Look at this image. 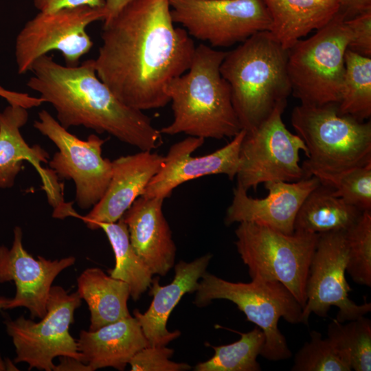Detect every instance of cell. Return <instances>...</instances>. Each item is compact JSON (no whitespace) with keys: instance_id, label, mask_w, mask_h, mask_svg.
<instances>
[{"instance_id":"obj_11","label":"cell","mask_w":371,"mask_h":371,"mask_svg":"<svg viewBox=\"0 0 371 371\" xmlns=\"http://www.w3.org/2000/svg\"><path fill=\"white\" fill-rule=\"evenodd\" d=\"M104 17V7L79 6L39 12L26 22L16 38L18 74L30 71L38 58L53 50L60 52L66 65H78L93 45L87 27Z\"/></svg>"},{"instance_id":"obj_19","label":"cell","mask_w":371,"mask_h":371,"mask_svg":"<svg viewBox=\"0 0 371 371\" xmlns=\"http://www.w3.org/2000/svg\"><path fill=\"white\" fill-rule=\"evenodd\" d=\"M212 258L208 253L190 262L179 261L174 265L175 276L169 284L161 286L159 278H153L150 286L153 300L149 308L143 313L138 309L133 311L148 346H165L181 335L179 330L170 332L167 329L168 319L182 297L196 291Z\"/></svg>"},{"instance_id":"obj_39","label":"cell","mask_w":371,"mask_h":371,"mask_svg":"<svg viewBox=\"0 0 371 371\" xmlns=\"http://www.w3.org/2000/svg\"><path fill=\"white\" fill-rule=\"evenodd\" d=\"M132 0H104L105 17L104 23L113 19Z\"/></svg>"},{"instance_id":"obj_7","label":"cell","mask_w":371,"mask_h":371,"mask_svg":"<svg viewBox=\"0 0 371 371\" xmlns=\"http://www.w3.org/2000/svg\"><path fill=\"white\" fill-rule=\"evenodd\" d=\"M350 39L346 17L338 12L322 28L288 49L287 71L291 93L300 104H337Z\"/></svg>"},{"instance_id":"obj_1","label":"cell","mask_w":371,"mask_h":371,"mask_svg":"<svg viewBox=\"0 0 371 371\" xmlns=\"http://www.w3.org/2000/svg\"><path fill=\"white\" fill-rule=\"evenodd\" d=\"M101 38L97 76L142 111L170 102L168 86L188 69L196 49L187 31L175 26L170 0H132L104 23Z\"/></svg>"},{"instance_id":"obj_10","label":"cell","mask_w":371,"mask_h":371,"mask_svg":"<svg viewBox=\"0 0 371 371\" xmlns=\"http://www.w3.org/2000/svg\"><path fill=\"white\" fill-rule=\"evenodd\" d=\"M78 291L69 294L60 286H52L47 303V313L38 322L21 316L5 322L16 356L15 363L25 362L28 370H54V359L70 357L82 361L77 340L69 333L74 312L81 305Z\"/></svg>"},{"instance_id":"obj_9","label":"cell","mask_w":371,"mask_h":371,"mask_svg":"<svg viewBox=\"0 0 371 371\" xmlns=\"http://www.w3.org/2000/svg\"><path fill=\"white\" fill-rule=\"evenodd\" d=\"M287 101L280 102L258 127L246 131L241 143L236 186L256 190L269 181L293 182L304 177L300 152L307 156L302 139L289 131L282 120Z\"/></svg>"},{"instance_id":"obj_34","label":"cell","mask_w":371,"mask_h":371,"mask_svg":"<svg viewBox=\"0 0 371 371\" xmlns=\"http://www.w3.org/2000/svg\"><path fill=\"white\" fill-rule=\"evenodd\" d=\"M350 32L347 49L371 58V11L346 20Z\"/></svg>"},{"instance_id":"obj_36","label":"cell","mask_w":371,"mask_h":371,"mask_svg":"<svg viewBox=\"0 0 371 371\" xmlns=\"http://www.w3.org/2000/svg\"><path fill=\"white\" fill-rule=\"evenodd\" d=\"M0 97L4 98L9 104L21 106L25 109H32L38 105L36 97L28 93L8 90L0 85Z\"/></svg>"},{"instance_id":"obj_14","label":"cell","mask_w":371,"mask_h":371,"mask_svg":"<svg viewBox=\"0 0 371 371\" xmlns=\"http://www.w3.org/2000/svg\"><path fill=\"white\" fill-rule=\"evenodd\" d=\"M347 258L345 231L319 234L306 282L302 324H308L312 313L326 317L333 306L339 309L335 319L341 323L371 311L370 302L357 304L349 297L351 288L346 278Z\"/></svg>"},{"instance_id":"obj_13","label":"cell","mask_w":371,"mask_h":371,"mask_svg":"<svg viewBox=\"0 0 371 371\" xmlns=\"http://www.w3.org/2000/svg\"><path fill=\"white\" fill-rule=\"evenodd\" d=\"M34 127L58 148L49 161L59 177L72 180L81 209L94 206L104 196L112 173V161L102 155L105 139L94 134L82 140L65 128L48 111L38 113Z\"/></svg>"},{"instance_id":"obj_33","label":"cell","mask_w":371,"mask_h":371,"mask_svg":"<svg viewBox=\"0 0 371 371\" xmlns=\"http://www.w3.org/2000/svg\"><path fill=\"white\" fill-rule=\"evenodd\" d=\"M174 350L165 346H146L137 352L128 364L132 371H186L192 367L186 363L170 359Z\"/></svg>"},{"instance_id":"obj_6","label":"cell","mask_w":371,"mask_h":371,"mask_svg":"<svg viewBox=\"0 0 371 371\" xmlns=\"http://www.w3.org/2000/svg\"><path fill=\"white\" fill-rule=\"evenodd\" d=\"M235 234L238 253L251 280L281 283L303 308L319 234L299 232L286 234L249 222L239 223Z\"/></svg>"},{"instance_id":"obj_37","label":"cell","mask_w":371,"mask_h":371,"mask_svg":"<svg viewBox=\"0 0 371 371\" xmlns=\"http://www.w3.org/2000/svg\"><path fill=\"white\" fill-rule=\"evenodd\" d=\"M339 12L346 17V20L357 15L371 11V0H337Z\"/></svg>"},{"instance_id":"obj_38","label":"cell","mask_w":371,"mask_h":371,"mask_svg":"<svg viewBox=\"0 0 371 371\" xmlns=\"http://www.w3.org/2000/svg\"><path fill=\"white\" fill-rule=\"evenodd\" d=\"M60 363L55 365L54 371H91L88 365L83 361L70 357H59Z\"/></svg>"},{"instance_id":"obj_22","label":"cell","mask_w":371,"mask_h":371,"mask_svg":"<svg viewBox=\"0 0 371 371\" xmlns=\"http://www.w3.org/2000/svg\"><path fill=\"white\" fill-rule=\"evenodd\" d=\"M77 344L91 371L107 367L122 371L137 352L148 346L139 322L131 315L95 330H81Z\"/></svg>"},{"instance_id":"obj_23","label":"cell","mask_w":371,"mask_h":371,"mask_svg":"<svg viewBox=\"0 0 371 371\" xmlns=\"http://www.w3.org/2000/svg\"><path fill=\"white\" fill-rule=\"evenodd\" d=\"M271 18L269 32L289 49L339 11L337 0H262Z\"/></svg>"},{"instance_id":"obj_32","label":"cell","mask_w":371,"mask_h":371,"mask_svg":"<svg viewBox=\"0 0 371 371\" xmlns=\"http://www.w3.org/2000/svg\"><path fill=\"white\" fill-rule=\"evenodd\" d=\"M311 339L296 352L292 371H350L348 359L327 337L312 330Z\"/></svg>"},{"instance_id":"obj_26","label":"cell","mask_w":371,"mask_h":371,"mask_svg":"<svg viewBox=\"0 0 371 371\" xmlns=\"http://www.w3.org/2000/svg\"><path fill=\"white\" fill-rule=\"evenodd\" d=\"M100 228L106 234L115 255V265L109 271L110 276L126 282L130 297L137 300L150 288L153 274L133 248L122 218L115 223H98L96 229Z\"/></svg>"},{"instance_id":"obj_30","label":"cell","mask_w":371,"mask_h":371,"mask_svg":"<svg viewBox=\"0 0 371 371\" xmlns=\"http://www.w3.org/2000/svg\"><path fill=\"white\" fill-rule=\"evenodd\" d=\"M327 338L348 359L352 370H371V321L365 316L344 323L333 319Z\"/></svg>"},{"instance_id":"obj_24","label":"cell","mask_w":371,"mask_h":371,"mask_svg":"<svg viewBox=\"0 0 371 371\" xmlns=\"http://www.w3.org/2000/svg\"><path fill=\"white\" fill-rule=\"evenodd\" d=\"M77 282V291L90 311L89 330L131 316L127 306L130 291L126 282L106 275L99 268L85 269Z\"/></svg>"},{"instance_id":"obj_20","label":"cell","mask_w":371,"mask_h":371,"mask_svg":"<svg viewBox=\"0 0 371 371\" xmlns=\"http://www.w3.org/2000/svg\"><path fill=\"white\" fill-rule=\"evenodd\" d=\"M161 198H137L122 218L131 245L153 275L166 276L174 267L176 245L164 215Z\"/></svg>"},{"instance_id":"obj_3","label":"cell","mask_w":371,"mask_h":371,"mask_svg":"<svg viewBox=\"0 0 371 371\" xmlns=\"http://www.w3.org/2000/svg\"><path fill=\"white\" fill-rule=\"evenodd\" d=\"M226 54L205 44L196 47L188 69L168 86L173 119L160 130L162 135L221 139L242 130L220 70Z\"/></svg>"},{"instance_id":"obj_17","label":"cell","mask_w":371,"mask_h":371,"mask_svg":"<svg viewBox=\"0 0 371 371\" xmlns=\"http://www.w3.org/2000/svg\"><path fill=\"white\" fill-rule=\"evenodd\" d=\"M319 183L313 176L293 182H267L265 186L268 194L263 199L252 198L247 190L236 186L226 211L225 223L249 222L291 234L300 206Z\"/></svg>"},{"instance_id":"obj_8","label":"cell","mask_w":371,"mask_h":371,"mask_svg":"<svg viewBox=\"0 0 371 371\" xmlns=\"http://www.w3.org/2000/svg\"><path fill=\"white\" fill-rule=\"evenodd\" d=\"M337 104H300L291 123L307 148L306 164L341 170L371 163V122L338 112Z\"/></svg>"},{"instance_id":"obj_15","label":"cell","mask_w":371,"mask_h":371,"mask_svg":"<svg viewBox=\"0 0 371 371\" xmlns=\"http://www.w3.org/2000/svg\"><path fill=\"white\" fill-rule=\"evenodd\" d=\"M245 133L246 131L242 129L225 146L200 157L192 154L203 144V138L189 136L172 144L142 196L165 199L182 183L207 175L222 174L233 180L238 172L240 149Z\"/></svg>"},{"instance_id":"obj_29","label":"cell","mask_w":371,"mask_h":371,"mask_svg":"<svg viewBox=\"0 0 371 371\" xmlns=\"http://www.w3.org/2000/svg\"><path fill=\"white\" fill-rule=\"evenodd\" d=\"M238 341L227 345L208 346L214 350V355L207 361L200 362L194 368L195 371H260L261 367L257 361L260 355L265 337L260 328L240 333Z\"/></svg>"},{"instance_id":"obj_31","label":"cell","mask_w":371,"mask_h":371,"mask_svg":"<svg viewBox=\"0 0 371 371\" xmlns=\"http://www.w3.org/2000/svg\"><path fill=\"white\" fill-rule=\"evenodd\" d=\"M348 248L346 272L361 285L371 286V211H363L345 231Z\"/></svg>"},{"instance_id":"obj_28","label":"cell","mask_w":371,"mask_h":371,"mask_svg":"<svg viewBox=\"0 0 371 371\" xmlns=\"http://www.w3.org/2000/svg\"><path fill=\"white\" fill-rule=\"evenodd\" d=\"M304 177L313 176L330 187L335 196L359 210L371 211V163L341 170H328L304 163Z\"/></svg>"},{"instance_id":"obj_18","label":"cell","mask_w":371,"mask_h":371,"mask_svg":"<svg viewBox=\"0 0 371 371\" xmlns=\"http://www.w3.org/2000/svg\"><path fill=\"white\" fill-rule=\"evenodd\" d=\"M164 157L153 150L120 157L112 161V173L102 198L85 216L72 210L69 216L82 220L87 226L96 229L100 223H115L142 196L153 177L163 164Z\"/></svg>"},{"instance_id":"obj_21","label":"cell","mask_w":371,"mask_h":371,"mask_svg":"<svg viewBox=\"0 0 371 371\" xmlns=\"http://www.w3.org/2000/svg\"><path fill=\"white\" fill-rule=\"evenodd\" d=\"M27 120V109L21 106L9 104L0 112V188L13 186L23 161H27L40 174L51 204L56 207L62 202L58 186L41 166L48 162L49 154L38 145L30 147L21 133Z\"/></svg>"},{"instance_id":"obj_5","label":"cell","mask_w":371,"mask_h":371,"mask_svg":"<svg viewBox=\"0 0 371 371\" xmlns=\"http://www.w3.org/2000/svg\"><path fill=\"white\" fill-rule=\"evenodd\" d=\"M214 300L234 303L248 321L262 330L265 337L262 357L280 361L291 357L278 321L282 317L291 324H302L303 308L281 283L260 280L233 282L206 271L199 283L194 304L203 307Z\"/></svg>"},{"instance_id":"obj_4","label":"cell","mask_w":371,"mask_h":371,"mask_svg":"<svg viewBox=\"0 0 371 371\" xmlns=\"http://www.w3.org/2000/svg\"><path fill=\"white\" fill-rule=\"evenodd\" d=\"M288 49L269 31L257 32L227 52L220 70L227 82L242 129L258 127L291 87L287 71Z\"/></svg>"},{"instance_id":"obj_12","label":"cell","mask_w":371,"mask_h":371,"mask_svg":"<svg viewBox=\"0 0 371 371\" xmlns=\"http://www.w3.org/2000/svg\"><path fill=\"white\" fill-rule=\"evenodd\" d=\"M170 5L173 21L212 47L241 43L271 25L262 0H170Z\"/></svg>"},{"instance_id":"obj_40","label":"cell","mask_w":371,"mask_h":371,"mask_svg":"<svg viewBox=\"0 0 371 371\" xmlns=\"http://www.w3.org/2000/svg\"><path fill=\"white\" fill-rule=\"evenodd\" d=\"M11 298H8L4 296H0V309H6L8 304L10 303Z\"/></svg>"},{"instance_id":"obj_16","label":"cell","mask_w":371,"mask_h":371,"mask_svg":"<svg viewBox=\"0 0 371 371\" xmlns=\"http://www.w3.org/2000/svg\"><path fill=\"white\" fill-rule=\"evenodd\" d=\"M22 230L14 229L11 247L0 246V283L13 281L16 294L6 309L27 308L32 318H43L47 313V303L52 283L65 269L73 265L76 258L69 256L60 260H48L43 256L34 258L23 247Z\"/></svg>"},{"instance_id":"obj_27","label":"cell","mask_w":371,"mask_h":371,"mask_svg":"<svg viewBox=\"0 0 371 371\" xmlns=\"http://www.w3.org/2000/svg\"><path fill=\"white\" fill-rule=\"evenodd\" d=\"M338 112L364 122L371 116V58L348 49Z\"/></svg>"},{"instance_id":"obj_25","label":"cell","mask_w":371,"mask_h":371,"mask_svg":"<svg viewBox=\"0 0 371 371\" xmlns=\"http://www.w3.org/2000/svg\"><path fill=\"white\" fill-rule=\"evenodd\" d=\"M362 212L335 196L331 188L319 183L300 206L294 223V232L319 234L346 231Z\"/></svg>"},{"instance_id":"obj_35","label":"cell","mask_w":371,"mask_h":371,"mask_svg":"<svg viewBox=\"0 0 371 371\" xmlns=\"http://www.w3.org/2000/svg\"><path fill=\"white\" fill-rule=\"evenodd\" d=\"M33 3L39 12H52L79 6L102 8L104 0H33Z\"/></svg>"},{"instance_id":"obj_2","label":"cell","mask_w":371,"mask_h":371,"mask_svg":"<svg viewBox=\"0 0 371 371\" xmlns=\"http://www.w3.org/2000/svg\"><path fill=\"white\" fill-rule=\"evenodd\" d=\"M31 71L27 87L54 107L65 128L82 126L106 133L140 150L162 145V134L150 118L122 102L98 78L94 59L68 66L46 54L34 62Z\"/></svg>"}]
</instances>
